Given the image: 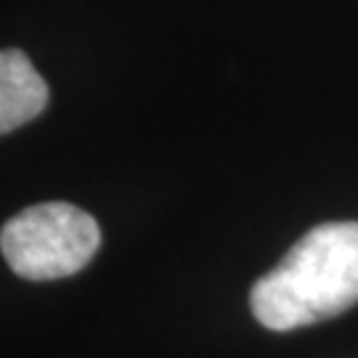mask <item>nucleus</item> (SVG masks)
I'll return each instance as SVG.
<instances>
[{
    "label": "nucleus",
    "instance_id": "1",
    "mask_svg": "<svg viewBox=\"0 0 358 358\" xmlns=\"http://www.w3.org/2000/svg\"><path fill=\"white\" fill-rule=\"evenodd\" d=\"M358 303V223L310 229L250 294L255 319L273 332L340 316Z\"/></svg>",
    "mask_w": 358,
    "mask_h": 358
},
{
    "label": "nucleus",
    "instance_id": "2",
    "mask_svg": "<svg viewBox=\"0 0 358 358\" xmlns=\"http://www.w3.org/2000/svg\"><path fill=\"white\" fill-rule=\"evenodd\" d=\"M99 247L96 217L66 202L27 207L0 229V252L8 268L32 282L72 276L88 266Z\"/></svg>",
    "mask_w": 358,
    "mask_h": 358
},
{
    "label": "nucleus",
    "instance_id": "3",
    "mask_svg": "<svg viewBox=\"0 0 358 358\" xmlns=\"http://www.w3.org/2000/svg\"><path fill=\"white\" fill-rule=\"evenodd\" d=\"M48 85L19 48L0 51V136L27 125L45 109Z\"/></svg>",
    "mask_w": 358,
    "mask_h": 358
}]
</instances>
